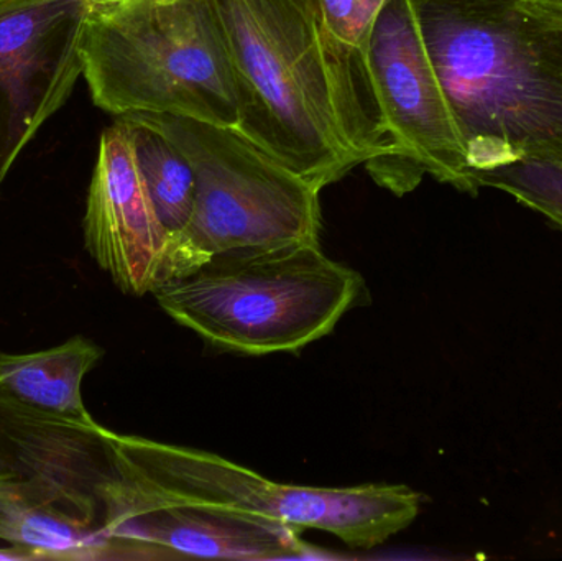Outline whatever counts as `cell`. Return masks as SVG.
<instances>
[{"label":"cell","mask_w":562,"mask_h":561,"mask_svg":"<svg viewBox=\"0 0 562 561\" xmlns=\"http://www.w3.org/2000/svg\"><path fill=\"white\" fill-rule=\"evenodd\" d=\"M86 250L115 285L147 295L170 279L171 239L155 213L124 122L105 128L89 187Z\"/></svg>","instance_id":"cell-10"},{"label":"cell","mask_w":562,"mask_h":561,"mask_svg":"<svg viewBox=\"0 0 562 561\" xmlns=\"http://www.w3.org/2000/svg\"><path fill=\"white\" fill-rule=\"evenodd\" d=\"M91 0H0V184L82 76Z\"/></svg>","instance_id":"cell-9"},{"label":"cell","mask_w":562,"mask_h":561,"mask_svg":"<svg viewBox=\"0 0 562 561\" xmlns=\"http://www.w3.org/2000/svg\"><path fill=\"white\" fill-rule=\"evenodd\" d=\"M114 431L30 407L0 388L3 491L89 527L104 523V493L115 476Z\"/></svg>","instance_id":"cell-8"},{"label":"cell","mask_w":562,"mask_h":561,"mask_svg":"<svg viewBox=\"0 0 562 561\" xmlns=\"http://www.w3.org/2000/svg\"><path fill=\"white\" fill-rule=\"evenodd\" d=\"M0 560L9 561H23V560H36L30 550L20 549V547L12 546L10 549H0Z\"/></svg>","instance_id":"cell-18"},{"label":"cell","mask_w":562,"mask_h":561,"mask_svg":"<svg viewBox=\"0 0 562 561\" xmlns=\"http://www.w3.org/2000/svg\"><path fill=\"white\" fill-rule=\"evenodd\" d=\"M115 478L108 503L175 504L323 530L370 550L415 523L418 493L403 484L307 487L276 483L220 455L142 437L112 435Z\"/></svg>","instance_id":"cell-5"},{"label":"cell","mask_w":562,"mask_h":561,"mask_svg":"<svg viewBox=\"0 0 562 561\" xmlns=\"http://www.w3.org/2000/svg\"><path fill=\"white\" fill-rule=\"evenodd\" d=\"M94 5H101V3L119 2V0H91Z\"/></svg>","instance_id":"cell-19"},{"label":"cell","mask_w":562,"mask_h":561,"mask_svg":"<svg viewBox=\"0 0 562 561\" xmlns=\"http://www.w3.org/2000/svg\"><path fill=\"white\" fill-rule=\"evenodd\" d=\"M415 2L475 180L515 161L562 164V30L517 0Z\"/></svg>","instance_id":"cell-1"},{"label":"cell","mask_w":562,"mask_h":561,"mask_svg":"<svg viewBox=\"0 0 562 561\" xmlns=\"http://www.w3.org/2000/svg\"><path fill=\"white\" fill-rule=\"evenodd\" d=\"M482 187L510 194L517 203L537 211L562 231V164L524 160L484 171Z\"/></svg>","instance_id":"cell-16"},{"label":"cell","mask_w":562,"mask_h":561,"mask_svg":"<svg viewBox=\"0 0 562 561\" xmlns=\"http://www.w3.org/2000/svg\"><path fill=\"white\" fill-rule=\"evenodd\" d=\"M239 86V128L317 190L359 165L334 105L317 0H213Z\"/></svg>","instance_id":"cell-2"},{"label":"cell","mask_w":562,"mask_h":561,"mask_svg":"<svg viewBox=\"0 0 562 561\" xmlns=\"http://www.w3.org/2000/svg\"><path fill=\"white\" fill-rule=\"evenodd\" d=\"M334 105L350 152L367 167L419 170L403 160L373 88L370 40L385 0H317Z\"/></svg>","instance_id":"cell-12"},{"label":"cell","mask_w":562,"mask_h":561,"mask_svg":"<svg viewBox=\"0 0 562 561\" xmlns=\"http://www.w3.org/2000/svg\"><path fill=\"white\" fill-rule=\"evenodd\" d=\"M102 530L112 560H270L304 553L300 532L290 527L175 504L108 503Z\"/></svg>","instance_id":"cell-11"},{"label":"cell","mask_w":562,"mask_h":561,"mask_svg":"<svg viewBox=\"0 0 562 561\" xmlns=\"http://www.w3.org/2000/svg\"><path fill=\"white\" fill-rule=\"evenodd\" d=\"M178 325L243 356L294 352L362 305L366 283L319 244L217 254L151 292Z\"/></svg>","instance_id":"cell-4"},{"label":"cell","mask_w":562,"mask_h":561,"mask_svg":"<svg viewBox=\"0 0 562 561\" xmlns=\"http://www.w3.org/2000/svg\"><path fill=\"white\" fill-rule=\"evenodd\" d=\"M0 493H2V483H0Z\"/></svg>","instance_id":"cell-20"},{"label":"cell","mask_w":562,"mask_h":561,"mask_svg":"<svg viewBox=\"0 0 562 561\" xmlns=\"http://www.w3.org/2000/svg\"><path fill=\"white\" fill-rule=\"evenodd\" d=\"M0 540L30 550L36 560H112L101 527H89L65 514L33 506L0 493Z\"/></svg>","instance_id":"cell-15"},{"label":"cell","mask_w":562,"mask_h":561,"mask_svg":"<svg viewBox=\"0 0 562 561\" xmlns=\"http://www.w3.org/2000/svg\"><path fill=\"white\" fill-rule=\"evenodd\" d=\"M517 7L543 25L562 30V0H517Z\"/></svg>","instance_id":"cell-17"},{"label":"cell","mask_w":562,"mask_h":561,"mask_svg":"<svg viewBox=\"0 0 562 561\" xmlns=\"http://www.w3.org/2000/svg\"><path fill=\"white\" fill-rule=\"evenodd\" d=\"M131 137L135 161L144 178L158 220L173 239L183 236L196 203V177L193 167L170 138L145 124L134 114L119 115ZM173 256V253H171ZM171 277V262H170ZM167 282V280H165Z\"/></svg>","instance_id":"cell-14"},{"label":"cell","mask_w":562,"mask_h":561,"mask_svg":"<svg viewBox=\"0 0 562 561\" xmlns=\"http://www.w3.org/2000/svg\"><path fill=\"white\" fill-rule=\"evenodd\" d=\"M102 356L104 349L82 336L30 355L0 351V388L38 411L94 420L82 401L81 385Z\"/></svg>","instance_id":"cell-13"},{"label":"cell","mask_w":562,"mask_h":561,"mask_svg":"<svg viewBox=\"0 0 562 561\" xmlns=\"http://www.w3.org/2000/svg\"><path fill=\"white\" fill-rule=\"evenodd\" d=\"M370 72L402 158L456 190H481L464 138L423 38L415 0H385L370 40Z\"/></svg>","instance_id":"cell-7"},{"label":"cell","mask_w":562,"mask_h":561,"mask_svg":"<svg viewBox=\"0 0 562 561\" xmlns=\"http://www.w3.org/2000/svg\"><path fill=\"white\" fill-rule=\"evenodd\" d=\"M81 52L95 105L117 117L145 112L239 125V86L213 0L94 5Z\"/></svg>","instance_id":"cell-3"},{"label":"cell","mask_w":562,"mask_h":561,"mask_svg":"<svg viewBox=\"0 0 562 561\" xmlns=\"http://www.w3.org/2000/svg\"><path fill=\"white\" fill-rule=\"evenodd\" d=\"M134 115L170 138L196 177L193 216L175 246L170 279L217 254L319 244L321 191L239 128Z\"/></svg>","instance_id":"cell-6"}]
</instances>
